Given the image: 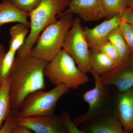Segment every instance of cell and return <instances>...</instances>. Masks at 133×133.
Segmentation results:
<instances>
[{"label":"cell","instance_id":"1","mask_svg":"<svg viewBox=\"0 0 133 133\" xmlns=\"http://www.w3.org/2000/svg\"><path fill=\"white\" fill-rule=\"evenodd\" d=\"M48 62L31 55L16 56L9 76V95L11 109L19 111L29 94L45 87L44 70Z\"/></svg>","mask_w":133,"mask_h":133},{"label":"cell","instance_id":"2","mask_svg":"<svg viewBox=\"0 0 133 133\" xmlns=\"http://www.w3.org/2000/svg\"><path fill=\"white\" fill-rule=\"evenodd\" d=\"M70 0H42L39 5L29 13V34L16 53L17 56L31 55V50L41 33L48 26L57 21V16L65 11Z\"/></svg>","mask_w":133,"mask_h":133},{"label":"cell","instance_id":"3","mask_svg":"<svg viewBox=\"0 0 133 133\" xmlns=\"http://www.w3.org/2000/svg\"><path fill=\"white\" fill-rule=\"evenodd\" d=\"M90 73L95 81V87L83 94V100L88 105L87 111L72 119L77 127L97 116L114 114L116 89L103 84L100 76L92 70Z\"/></svg>","mask_w":133,"mask_h":133},{"label":"cell","instance_id":"4","mask_svg":"<svg viewBox=\"0 0 133 133\" xmlns=\"http://www.w3.org/2000/svg\"><path fill=\"white\" fill-rule=\"evenodd\" d=\"M57 17L59 20L46 27L39 36L31 50L32 56L49 62L62 49L65 37L74 18L72 13H62Z\"/></svg>","mask_w":133,"mask_h":133},{"label":"cell","instance_id":"5","mask_svg":"<svg viewBox=\"0 0 133 133\" xmlns=\"http://www.w3.org/2000/svg\"><path fill=\"white\" fill-rule=\"evenodd\" d=\"M44 74L54 85L63 84L69 90L78 89L89 80L86 73L78 69L72 58L63 49L48 62Z\"/></svg>","mask_w":133,"mask_h":133},{"label":"cell","instance_id":"6","mask_svg":"<svg viewBox=\"0 0 133 133\" xmlns=\"http://www.w3.org/2000/svg\"><path fill=\"white\" fill-rule=\"evenodd\" d=\"M69 90L63 84L55 86L49 91H35L28 95L19 112V118L44 116L55 114L58 100Z\"/></svg>","mask_w":133,"mask_h":133},{"label":"cell","instance_id":"7","mask_svg":"<svg viewBox=\"0 0 133 133\" xmlns=\"http://www.w3.org/2000/svg\"><path fill=\"white\" fill-rule=\"evenodd\" d=\"M81 19L74 18L72 27L65 37L62 49L70 56L79 69L84 73L92 70L90 48L81 26Z\"/></svg>","mask_w":133,"mask_h":133},{"label":"cell","instance_id":"8","mask_svg":"<svg viewBox=\"0 0 133 133\" xmlns=\"http://www.w3.org/2000/svg\"><path fill=\"white\" fill-rule=\"evenodd\" d=\"M100 77L103 84L113 87L119 92L133 89V57Z\"/></svg>","mask_w":133,"mask_h":133},{"label":"cell","instance_id":"9","mask_svg":"<svg viewBox=\"0 0 133 133\" xmlns=\"http://www.w3.org/2000/svg\"><path fill=\"white\" fill-rule=\"evenodd\" d=\"M122 20V12L93 28L83 27L90 49L99 50L102 45L108 42V36L111 31L118 27Z\"/></svg>","mask_w":133,"mask_h":133},{"label":"cell","instance_id":"10","mask_svg":"<svg viewBox=\"0 0 133 133\" xmlns=\"http://www.w3.org/2000/svg\"><path fill=\"white\" fill-rule=\"evenodd\" d=\"M68 13L76 14L85 22L98 21L107 17L102 0H70L62 14Z\"/></svg>","mask_w":133,"mask_h":133},{"label":"cell","instance_id":"11","mask_svg":"<svg viewBox=\"0 0 133 133\" xmlns=\"http://www.w3.org/2000/svg\"><path fill=\"white\" fill-rule=\"evenodd\" d=\"M18 124L35 133H68L60 116L54 114L19 118Z\"/></svg>","mask_w":133,"mask_h":133},{"label":"cell","instance_id":"12","mask_svg":"<svg viewBox=\"0 0 133 133\" xmlns=\"http://www.w3.org/2000/svg\"><path fill=\"white\" fill-rule=\"evenodd\" d=\"M114 114L125 131H133V89L123 92L116 90Z\"/></svg>","mask_w":133,"mask_h":133},{"label":"cell","instance_id":"13","mask_svg":"<svg viewBox=\"0 0 133 133\" xmlns=\"http://www.w3.org/2000/svg\"><path fill=\"white\" fill-rule=\"evenodd\" d=\"M81 125L80 129L85 133H128L114 114L97 116Z\"/></svg>","mask_w":133,"mask_h":133},{"label":"cell","instance_id":"14","mask_svg":"<svg viewBox=\"0 0 133 133\" xmlns=\"http://www.w3.org/2000/svg\"><path fill=\"white\" fill-rule=\"evenodd\" d=\"M29 17V13L18 9L9 0L0 2V28L3 24L11 22L23 23L29 28H30Z\"/></svg>","mask_w":133,"mask_h":133},{"label":"cell","instance_id":"15","mask_svg":"<svg viewBox=\"0 0 133 133\" xmlns=\"http://www.w3.org/2000/svg\"><path fill=\"white\" fill-rule=\"evenodd\" d=\"M90 58L92 70L100 76L107 74L117 66L113 61L99 50L90 49Z\"/></svg>","mask_w":133,"mask_h":133},{"label":"cell","instance_id":"16","mask_svg":"<svg viewBox=\"0 0 133 133\" xmlns=\"http://www.w3.org/2000/svg\"><path fill=\"white\" fill-rule=\"evenodd\" d=\"M108 40L117 49L123 63L132 57V54L122 35L119 27L111 31L108 36Z\"/></svg>","mask_w":133,"mask_h":133},{"label":"cell","instance_id":"17","mask_svg":"<svg viewBox=\"0 0 133 133\" xmlns=\"http://www.w3.org/2000/svg\"><path fill=\"white\" fill-rule=\"evenodd\" d=\"M28 28L25 24L21 23L12 26L10 29V39L9 42V50L17 52L24 43L28 33Z\"/></svg>","mask_w":133,"mask_h":133},{"label":"cell","instance_id":"18","mask_svg":"<svg viewBox=\"0 0 133 133\" xmlns=\"http://www.w3.org/2000/svg\"><path fill=\"white\" fill-rule=\"evenodd\" d=\"M10 85L9 77L0 88V129L12 111L9 95Z\"/></svg>","mask_w":133,"mask_h":133},{"label":"cell","instance_id":"19","mask_svg":"<svg viewBox=\"0 0 133 133\" xmlns=\"http://www.w3.org/2000/svg\"><path fill=\"white\" fill-rule=\"evenodd\" d=\"M16 53L9 50L0 58V88L9 77L14 64Z\"/></svg>","mask_w":133,"mask_h":133},{"label":"cell","instance_id":"20","mask_svg":"<svg viewBox=\"0 0 133 133\" xmlns=\"http://www.w3.org/2000/svg\"><path fill=\"white\" fill-rule=\"evenodd\" d=\"M102 1L106 13V20L111 19L122 13L128 6V0H102Z\"/></svg>","mask_w":133,"mask_h":133},{"label":"cell","instance_id":"21","mask_svg":"<svg viewBox=\"0 0 133 133\" xmlns=\"http://www.w3.org/2000/svg\"><path fill=\"white\" fill-rule=\"evenodd\" d=\"M118 27L133 56V25L122 20Z\"/></svg>","mask_w":133,"mask_h":133},{"label":"cell","instance_id":"22","mask_svg":"<svg viewBox=\"0 0 133 133\" xmlns=\"http://www.w3.org/2000/svg\"><path fill=\"white\" fill-rule=\"evenodd\" d=\"M99 51L113 61L117 65V66L123 63L117 49L109 41L102 45Z\"/></svg>","mask_w":133,"mask_h":133},{"label":"cell","instance_id":"23","mask_svg":"<svg viewBox=\"0 0 133 133\" xmlns=\"http://www.w3.org/2000/svg\"><path fill=\"white\" fill-rule=\"evenodd\" d=\"M18 9L29 14L36 8L42 0H9Z\"/></svg>","mask_w":133,"mask_h":133},{"label":"cell","instance_id":"24","mask_svg":"<svg viewBox=\"0 0 133 133\" xmlns=\"http://www.w3.org/2000/svg\"><path fill=\"white\" fill-rule=\"evenodd\" d=\"M59 116L62 118L64 125L68 133H85L74 125L71 115L69 112L63 110L60 112Z\"/></svg>","mask_w":133,"mask_h":133},{"label":"cell","instance_id":"25","mask_svg":"<svg viewBox=\"0 0 133 133\" xmlns=\"http://www.w3.org/2000/svg\"><path fill=\"white\" fill-rule=\"evenodd\" d=\"M19 112L11 111L9 116L0 129V133H10L12 129L18 125Z\"/></svg>","mask_w":133,"mask_h":133},{"label":"cell","instance_id":"26","mask_svg":"<svg viewBox=\"0 0 133 133\" xmlns=\"http://www.w3.org/2000/svg\"><path fill=\"white\" fill-rule=\"evenodd\" d=\"M122 20L133 25V11L127 8L122 12Z\"/></svg>","mask_w":133,"mask_h":133},{"label":"cell","instance_id":"27","mask_svg":"<svg viewBox=\"0 0 133 133\" xmlns=\"http://www.w3.org/2000/svg\"><path fill=\"white\" fill-rule=\"evenodd\" d=\"M10 133H35L31 129L25 126L17 125L12 129Z\"/></svg>","mask_w":133,"mask_h":133},{"label":"cell","instance_id":"28","mask_svg":"<svg viewBox=\"0 0 133 133\" xmlns=\"http://www.w3.org/2000/svg\"><path fill=\"white\" fill-rule=\"evenodd\" d=\"M6 52L4 45L1 43L0 42V58L2 57Z\"/></svg>","mask_w":133,"mask_h":133},{"label":"cell","instance_id":"29","mask_svg":"<svg viewBox=\"0 0 133 133\" xmlns=\"http://www.w3.org/2000/svg\"><path fill=\"white\" fill-rule=\"evenodd\" d=\"M128 8L130 9L133 11V0H128Z\"/></svg>","mask_w":133,"mask_h":133},{"label":"cell","instance_id":"30","mask_svg":"<svg viewBox=\"0 0 133 133\" xmlns=\"http://www.w3.org/2000/svg\"><path fill=\"white\" fill-rule=\"evenodd\" d=\"M132 133H133V131H132Z\"/></svg>","mask_w":133,"mask_h":133}]
</instances>
